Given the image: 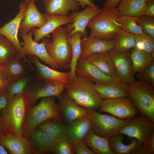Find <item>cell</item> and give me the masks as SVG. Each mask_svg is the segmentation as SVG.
I'll use <instances>...</instances> for the list:
<instances>
[{"label": "cell", "instance_id": "cell-1", "mask_svg": "<svg viewBox=\"0 0 154 154\" xmlns=\"http://www.w3.org/2000/svg\"><path fill=\"white\" fill-rule=\"evenodd\" d=\"M29 102L26 90L10 98L6 106L0 112V134L23 136Z\"/></svg>", "mask_w": 154, "mask_h": 154}, {"label": "cell", "instance_id": "cell-2", "mask_svg": "<svg viewBox=\"0 0 154 154\" xmlns=\"http://www.w3.org/2000/svg\"><path fill=\"white\" fill-rule=\"evenodd\" d=\"M94 82L76 74L67 84L66 92L76 104L88 110L99 109L103 99L96 89Z\"/></svg>", "mask_w": 154, "mask_h": 154}, {"label": "cell", "instance_id": "cell-3", "mask_svg": "<svg viewBox=\"0 0 154 154\" xmlns=\"http://www.w3.org/2000/svg\"><path fill=\"white\" fill-rule=\"evenodd\" d=\"M55 98H41L37 105L28 106L23 127V136L28 138L38 125L47 119L62 118L58 105L55 101Z\"/></svg>", "mask_w": 154, "mask_h": 154}, {"label": "cell", "instance_id": "cell-4", "mask_svg": "<svg viewBox=\"0 0 154 154\" xmlns=\"http://www.w3.org/2000/svg\"><path fill=\"white\" fill-rule=\"evenodd\" d=\"M120 15L117 8L104 7L88 23L87 27L91 31L90 36L102 40H114L121 29L118 21Z\"/></svg>", "mask_w": 154, "mask_h": 154}, {"label": "cell", "instance_id": "cell-5", "mask_svg": "<svg viewBox=\"0 0 154 154\" xmlns=\"http://www.w3.org/2000/svg\"><path fill=\"white\" fill-rule=\"evenodd\" d=\"M128 86L127 98L141 116L154 122V87L140 80Z\"/></svg>", "mask_w": 154, "mask_h": 154}, {"label": "cell", "instance_id": "cell-6", "mask_svg": "<svg viewBox=\"0 0 154 154\" xmlns=\"http://www.w3.org/2000/svg\"><path fill=\"white\" fill-rule=\"evenodd\" d=\"M66 26L60 27L52 33V40L46 44L47 52L60 68L69 70L72 58L71 47L68 40Z\"/></svg>", "mask_w": 154, "mask_h": 154}, {"label": "cell", "instance_id": "cell-7", "mask_svg": "<svg viewBox=\"0 0 154 154\" xmlns=\"http://www.w3.org/2000/svg\"><path fill=\"white\" fill-rule=\"evenodd\" d=\"M24 41L23 45L14 57L19 60L23 58L28 63L31 70L33 69L31 62L26 56L27 55L36 56L45 63L54 69L60 68L48 54L46 48L47 43L49 41L43 38L42 42L38 43L33 39V34L31 31L28 33H21V34Z\"/></svg>", "mask_w": 154, "mask_h": 154}, {"label": "cell", "instance_id": "cell-8", "mask_svg": "<svg viewBox=\"0 0 154 154\" xmlns=\"http://www.w3.org/2000/svg\"><path fill=\"white\" fill-rule=\"evenodd\" d=\"M88 114L92 122L93 132L99 136L108 138L119 134L127 120L101 114L94 110H88Z\"/></svg>", "mask_w": 154, "mask_h": 154}, {"label": "cell", "instance_id": "cell-9", "mask_svg": "<svg viewBox=\"0 0 154 154\" xmlns=\"http://www.w3.org/2000/svg\"><path fill=\"white\" fill-rule=\"evenodd\" d=\"M67 84L61 82L51 80H37L35 83L29 84L25 89L29 97V106L35 105L38 100L41 98L54 96L59 98Z\"/></svg>", "mask_w": 154, "mask_h": 154}, {"label": "cell", "instance_id": "cell-10", "mask_svg": "<svg viewBox=\"0 0 154 154\" xmlns=\"http://www.w3.org/2000/svg\"><path fill=\"white\" fill-rule=\"evenodd\" d=\"M124 134L143 142L154 134V122L141 116L127 119L119 130Z\"/></svg>", "mask_w": 154, "mask_h": 154}, {"label": "cell", "instance_id": "cell-11", "mask_svg": "<svg viewBox=\"0 0 154 154\" xmlns=\"http://www.w3.org/2000/svg\"><path fill=\"white\" fill-rule=\"evenodd\" d=\"M108 53L112 60L118 78L128 84L135 82L136 80L134 76L129 50L119 51L113 49Z\"/></svg>", "mask_w": 154, "mask_h": 154}, {"label": "cell", "instance_id": "cell-12", "mask_svg": "<svg viewBox=\"0 0 154 154\" xmlns=\"http://www.w3.org/2000/svg\"><path fill=\"white\" fill-rule=\"evenodd\" d=\"M117 118L126 119L135 116L137 110L127 97L103 99L99 109Z\"/></svg>", "mask_w": 154, "mask_h": 154}, {"label": "cell", "instance_id": "cell-13", "mask_svg": "<svg viewBox=\"0 0 154 154\" xmlns=\"http://www.w3.org/2000/svg\"><path fill=\"white\" fill-rule=\"evenodd\" d=\"M98 7L88 6L83 10L80 11H72L70 17L73 21L72 24L68 23L66 26L68 31V36L75 33L80 32L82 34V37L85 38L88 36L86 27L91 20L101 11Z\"/></svg>", "mask_w": 154, "mask_h": 154}, {"label": "cell", "instance_id": "cell-14", "mask_svg": "<svg viewBox=\"0 0 154 154\" xmlns=\"http://www.w3.org/2000/svg\"><path fill=\"white\" fill-rule=\"evenodd\" d=\"M58 98L61 118L66 124H68L75 120L88 114V110L76 104L65 91Z\"/></svg>", "mask_w": 154, "mask_h": 154}, {"label": "cell", "instance_id": "cell-15", "mask_svg": "<svg viewBox=\"0 0 154 154\" xmlns=\"http://www.w3.org/2000/svg\"><path fill=\"white\" fill-rule=\"evenodd\" d=\"M28 3L24 1L19 5V11L14 19L0 28V34L8 38L20 50L22 46L18 37L19 29L27 11Z\"/></svg>", "mask_w": 154, "mask_h": 154}, {"label": "cell", "instance_id": "cell-16", "mask_svg": "<svg viewBox=\"0 0 154 154\" xmlns=\"http://www.w3.org/2000/svg\"><path fill=\"white\" fill-rule=\"evenodd\" d=\"M0 144L11 154H36L28 138L25 137L0 134Z\"/></svg>", "mask_w": 154, "mask_h": 154}, {"label": "cell", "instance_id": "cell-17", "mask_svg": "<svg viewBox=\"0 0 154 154\" xmlns=\"http://www.w3.org/2000/svg\"><path fill=\"white\" fill-rule=\"evenodd\" d=\"M29 60L35 67V79L37 81L51 80L62 82L67 84L70 81V72H63L55 70L42 64L38 58L29 55Z\"/></svg>", "mask_w": 154, "mask_h": 154}, {"label": "cell", "instance_id": "cell-18", "mask_svg": "<svg viewBox=\"0 0 154 154\" xmlns=\"http://www.w3.org/2000/svg\"><path fill=\"white\" fill-rule=\"evenodd\" d=\"M44 14L47 19L45 24L40 28H33L30 31L34 35V40L38 43L52 33L58 27L73 22V20L69 16L56 15L46 13Z\"/></svg>", "mask_w": 154, "mask_h": 154}, {"label": "cell", "instance_id": "cell-19", "mask_svg": "<svg viewBox=\"0 0 154 154\" xmlns=\"http://www.w3.org/2000/svg\"><path fill=\"white\" fill-rule=\"evenodd\" d=\"M34 0H30L28 3L27 11L20 27L21 33H28L35 27L40 28L46 22L44 14L40 12Z\"/></svg>", "mask_w": 154, "mask_h": 154}, {"label": "cell", "instance_id": "cell-20", "mask_svg": "<svg viewBox=\"0 0 154 154\" xmlns=\"http://www.w3.org/2000/svg\"><path fill=\"white\" fill-rule=\"evenodd\" d=\"M95 88L103 99L127 97L128 84L118 79H112L106 83L95 84Z\"/></svg>", "mask_w": 154, "mask_h": 154}, {"label": "cell", "instance_id": "cell-21", "mask_svg": "<svg viewBox=\"0 0 154 154\" xmlns=\"http://www.w3.org/2000/svg\"><path fill=\"white\" fill-rule=\"evenodd\" d=\"M81 53L80 58H84L94 54L108 52L113 49L114 40H104L89 36L81 40Z\"/></svg>", "mask_w": 154, "mask_h": 154}, {"label": "cell", "instance_id": "cell-22", "mask_svg": "<svg viewBox=\"0 0 154 154\" xmlns=\"http://www.w3.org/2000/svg\"><path fill=\"white\" fill-rule=\"evenodd\" d=\"M76 73L77 75L86 77L95 84H103L112 80L85 58H80L78 60Z\"/></svg>", "mask_w": 154, "mask_h": 154}, {"label": "cell", "instance_id": "cell-23", "mask_svg": "<svg viewBox=\"0 0 154 154\" xmlns=\"http://www.w3.org/2000/svg\"><path fill=\"white\" fill-rule=\"evenodd\" d=\"M45 13L68 16L70 11H77L80 8L74 0H43Z\"/></svg>", "mask_w": 154, "mask_h": 154}, {"label": "cell", "instance_id": "cell-24", "mask_svg": "<svg viewBox=\"0 0 154 154\" xmlns=\"http://www.w3.org/2000/svg\"><path fill=\"white\" fill-rule=\"evenodd\" d=\"M92 129V122L89 116L78 118L68 124L67 135L72 143L83 140Z\"/></svg>", "mask_w": 154, "mask_h": 154}, {"label": "cell", "instance_id": "cell-25", "mask_svg": "<svg viewBox=\"0 0 154 154\" xmlns=\"http://www.w3.org/2000/svg\"><path fill=\"white\" fill-rule=\"evenodd\" d=\"M36 154L51 152L57 139L43 132L35 129L28 138Z\"/></svg>", "mask_w": 154, "mask_h": 154}, {"label": "cell", "instance_id": "cell-26", "mask_svg": "<svg viewBox=\"0 0 154 154\" xmlns=\"http://www.w3.org/2000/svg\"><path fill=\"white\" fill-rule=\"evenodd\" d=\"M85 58L112 79H118L112 60L108 52L94 54Z\"/></svg>", "mask_w": 154, "mask_h": 154}, {"label": "cell", "instance_id": "cell-27", "mask_svg": "<svg viewBox=\"0 0 154 154\" xmlns=\"http://www.w3.org/2000/svg\"><path fill=\"white\" fill-rule=\"evenodd\" d=\"M68 126L62 118H52L42 122L36 129L58 139L66 134Z\"/></svg>", "mask_w": 154, "mask_h": 154}, {"label": "cell", "instance_id": "cell-28", "mask_svg": "<svg viewBox=\"0 0 154 154\" xmlns=\"http://www.w3.org/2000/svg\"><path fill=\"white\" fill-rule=\"evenodd\" d=\"M109 139L98 135L92 129L88 133L83 140L95 154H115L110 148Z\"/></svg>", "mask_w": 154, "mask_h": 154}, {"label": "cell", "instance_id": "cell-29", "mask_svg": "<svg viewBox=\"0 0 154 154\" xmlns=\"http://www.w3.org/2000/svg\"><path fill=\"white\" fill-rule=\"evenodd\" d=\"M2 71L10 83L27 76L28 73L25 63L14 57L10 59L3 66Z\"/></svg>", "mask_w": 154, "mask_h": 154}, {"label": "cell", "instance_id": "cell-30", "mask_svg": "<svg viewBox=\"0 0 154 154\" xmlns=\"http://www.w3.org/2000/svg\"><path fill=\"white\" fill-rule=\"evenodd\" d=\"M123 137L121 134L111 137L109 139V144L111 150L115 154H129L140 147L143 142L135 138H132L131 142L128 145L122 143Z\"/></svg>", "mask_w": 154, "mask_h": 154}, {"label": "cell", "instance_id": "cell-31", "mask_svg": "<svg viewBox=\"0 0 154 154\" xmlns=\"http://www.w3.org/2000/svg\"><path fill=\"white\" fill-rule=\"evenodd\" d=\"M147 0H122L117 9L121 15L138 17L144 15Z\"/></svg>", "mask_w": 154, "mask_h": 154}, {"label": "cell", "instance_id": "cell-32", "mask_svg": "<svg viewBox=\"0 0 154 154\" xmlns=\"http://www.w3.org/2000/svg\"><path fill=\"white\" fill-rule=\"evenodd\" d=\"M82 36V34L80 32H76L68 36V40L71 45L72 52L70 71V81L76 75V68L81 53V40Z\"/></svg>", "mask_w": 154, "mask_h": 154}, {"label": "cell", "instance_id": "cell-33", "mask_svg": "<svg viewBox=\"0 0 154 154\" xmlns=\"http://www.w3.org/2000/svg\"><path fill=\"white\" fill-rule=\"evenodd\" d=\"M130 52L134 74L140 72L144 69L152 61L150 53L137 49H131Z\"/></svg>", "mask_w": 154, "mask_h": 154}, {"label": "cell", "instance_id": "cell-34", "mask_svg": "<svg viewBox=\"0 0 154 154\" xmlns=\"http://www.w3.org/2000/svg\"><path fill=\"white\" fill-rule=\"evenodd\" d=\"M19 51L10 40L0 34V63L3 66L15 56Z\"/></svg>", "mask_w": 154, "mask_h": 154}, {"label": "cell", "instance_id": "cell-35", "mask_svg": "<svg viewBox=\"0 0 154 154\" xmlns=\"http://www.w3.org/2000/svg\"><path fill=\"white\" fill-rule=\"evenodd\" d=\"M114 40V49L118 51L129 50L135 47L134 35L122 29L117 33Z\"/></svg>", "mask_w": 154, "mask_h": 154}, {"label": "cell", "instance_id": "cell-36", "mask_svg": "<svg viewBox=\"0 0 154 154\" xmlns=\"http://www.w3.org/2000/svg\"><path fill=\"white\" fill-rule=\"evenodd\" d=\"M138 17L121 15L118 21L121 29L134 35L143 33L141 27L138 24Z\"/></svg>", "mask_w": 154, "mask_h": 154}, {"label": "cell", "instance_id": "cell-37", "mask_svg": "<svg viewBox=\"0 0 154 154\" xmlns=\"http://www.w3.org/2000/svg\"><path fill=\"white\" fill-rule=\"evenodd\" d=\"M55 154H74L73 143L66 134L57 139L52 151Z\"/></svg>", "mask_w": 154, "mask_h": 154}, {"label": "cell", "instance_id": "cell-38", "mask_svg": "<svg viewBox=\"0 0 154 154\" xmlns=\"http://www.w3.org/2000/svg\"><path fill=\"white\" fill-rule=\"evenodd\" d=\"M32 76H27L9 83L6 92L10 98L23 92L32 79Z\"/></svg>", "mask_w": 154, "mask_h": 154}, {"label": "cell", "instance_id": "cell-39", "mask_svg": "<svg viewBox=\"0 0 154 154\" xmlns=\"http://www.w3.org/2000/svg\"><path fill=\"white\" fill-rule=\"evenodd\" d=\"M135 47L139 50L150 53L154 50V38L143 33L134 35Z\"/></svg>", "mask_w": 154, "mask_h": 154}, {"label": "cell", "instance_id": "cell-40", "mask_svg": "<svg viewBox=\"0 0 154 154\" xmlns=\"http://www.w3.org/2000/svg\"><path fill=\"white\" fill-rule=\"evenodd\" d=\"M138 18V23L143 33L154 38V17L144 15Z\"/></svg>", "mask_w": 154, "mask_h": 154}, {"label": "cell", "instance_id": "cell-41", "mask_svg": "<svg viewBox=\"0 0 154 154\" xmlns=\"http://www.w3.org/2000/svg\"><path fill=\"white\" fill-rule=\"evenodd\" d=\"M137 77L139 80L154 87V61H152L142 71L138 72Z\"/></svg>", "mask_w": 154, "mask_h": 154}, {"label": "cell", "instance_id": "cell-42", "mask_svg": "<svg viewBox=\"0 0 154 154\" xmlns=\"http://www.w3.org/2000/svg\"><path fill=\"white\" fill-rule=\"evenodd\" d=\"M154 134L144 141L138 148L131 154H154Z\"/></svg>", "mask_w": 154, "mask_h": 154}, {"label": "cell", "instance_id": "cell-43", "mask_svg": "<svg viewBox=\"0 0 154 154\" xmlns=\"http://www.w3.org/2000/svg\"><path fill=\"white\" fill-rule=\"evenodd\" d=\"M73 148L74 154H95L88 148L83 140L73 143Z\"/></svg>", "mask_w": 154, "mask_h": 154}, {"label": "cell", "instance_id": "cell-44", "mask_svg": "<svg viewBox=\"0 0 154 154\" xmlns=\"http://www.w3.org/2000/svg\"><path fill=\"white\" fill-rule=\"evenodd\" d=\"M9 83L2 70H0V94L6 92Z\"/></svg>", "mask_w": 154, "mask_h": 154}, {"label": "cell", "instance_id": "cell-45", "mask_svg": "<svg viewBox=\"0 0 154 154\" xmlns=\"http://www.w3.org/2000/svg\"><path fill=\"white\" fill-rule=\"evenodd\" d=\"M144 15L154 17V0H147Z\"/></svg>", "mask_w": 154, "mask_h": 154}, {"label": "cell", "instance_id": "cell-46", "mask_svg": "<svg viewBox=\"0 0 154 154\" xmlns=\"http://www.w3.org/2000/svg\"><path fill=\"white\" fill-rule=\"evenodd\" d=\"M10 99L7 92L0 94V112L6 106Z\"/></svg>", "mask_w": 154, "mask_h": 154}, {"label": "cell", "instance_id": "cell-47", "mask_svg": "<svg viewBox=\"0 0 154 154\" xmlns=\"http://www.w3.org/2000/svg\"><path fill=\"white\" fill-rule=\"evenodd\" d=\"M78 3L80 7L84 9L86 5L96 7L97 6L94 4L92 0H74Z\"/></svg>", "mask_w": 154, "mask_h": 154}, {"label": "cell", "instance_id": "cell-48", "mask_svg": "<svg viewBox=\"0 0 154 154\" xmlns=\"http://www.w3.org/2000/svg\"><path fill=\"white\" fill-rule=\"evenodd\" d=\"M122 0H107L104 3V7L108 8L116 7Z\"/></svg>", "mask_w": 154, "mask_h": 154}, {"label": "cell", "instance_id": "cell-49", "mask_svg": "<svg viewBox=\"0 0 154 154\" xmlns=\"http://www.w3.org/2000/svg\"><path fill=\"white\" fill-rule=\"evenodd\" d=\"M8 153L6 150L5 147L0 144V154H8Z\"/></svg>", "mask_w": 154, "mask_h": 154}, {"label": "cell", "instance_id": "cell-50", "mask_svg": "<svg viewBox=\"0 0 154 154\" xmlns=\"http://www.w3.org/2000/svg\"><path fill=\"white\" fill-rule=\"evenodd\" d=\"M150 53L151 58L154 60V50L150 52Z\"/></svg>", "mask_w": 154, "mask_h": 154}, {"label": "cell", "instance_id": "cell-51", "mask_svg": "<svg viewBox=\"0 0 154 154\" xmlns=\"http://www.w3.org/2000/svg\"><path fill=\"white\" fill-rule=\"evenodd\" d=\"M3 66L0 63V70H3Z\"/></svg>", "mask_w": 154, "mask_h": 154}, {"label": "cell", "instance_id": "cell-52", "mask_svg": "<svg viewBox=\"0 0 154 154\" xmlns=\"http://www.w3.org/2000/svg\"><path fill=\"white\" fill-rule=\"evenodd\" d=\"M25 1H27V2H28L30 1V0H25Z\"/></svg>", "mask_w": 154, "mask_h": 154}, {"label": "cell", "instance_id": "cell-53", "mask_svg": "<svg viewBox=\"0 0 154 154\" xmlns=\"http://www.w3.org/2000/svg\"><path fill=\"white\" fill-rule=\"evenodd\" d=\"M35 0V1H38V0Z\"/></svg>", "mask_w": 154, "mask_h": 154}]
</instances>
